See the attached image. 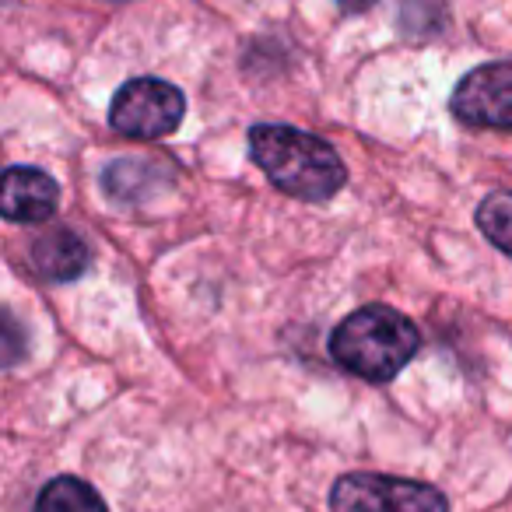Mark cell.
Returning a JSON list of instances; mask_svg holds the SVG:
<instances>
[{
	"instance_id": "1",
	"label": "cell",
	"mask_w": 512,
	"mask_h": 512,
	"mask_svg": "<svg viewBox=\"0 0 512 512\" xmlns=\"http://www.w3.org/2000/svg\"><path fill=\"white\" fill-rule=\"evenodd\" d=\"M249 155L281 193L309 204H327L348 179L334 144L285 123H256L249 130Z\"/></svg>"
},
{
	"instance_id": "2",
	"label": "cell",
	"mask_w": 512,
	"mask_h": 512,
	"mask_svg": "<svg viewBox=\"0 0 512 512\" xmlns=\"http://www.w3.org/2000/svg\"><path fill=\"white\" fill-rule=\"evenodd\" d=\"M421 348V334L390 306L355 309L330 334V355L344 372L369 383H390Z\"/></svg>"
},
{
	"instance_id": "3",
	"label": "cell",
	"mask_w": 512,
	"mask_h": 512,
	"mask_svg": "<svg viewBox=\"0 0 512 512\" xmlns=\"http://www.w3.org/2000/svg\"><path fill=\"white\" fill-rule=\"evenodd\" d=\"M186 99L162 78H134L113 95L109 127L130 141H158L183 123Z\"/></svg>"
},
{
	"instance_id": "4",
	"label": "cell",
	"mask_w": 512,
	"mask_h": 512,
	"mask_svg": "<svg viewBox=\"0 0 512 512\" xmlns=\"http://www.w3.org/2000/svg\"><path fill=\"white\" fill-rule=\"evenodd\" d=\"M334 512H449L439 488L390 474H344L330 488Z\"/></svg>"
},
{
	"instance_id": "5",
	"label": "cell",
	"mask_w": 512,
	"mask_h": 512,
	"mask_svg": "<svg viewBox=\"0 0 512 512\" xmlns=\"http://www.w3.org/2000/svg\"><path fill=\"white\" fill-rule=\"evenodd\" d=\"M449 109L467 127L512 130V60L474 67L453 88Z\"/></svg>"
},
{
	"instance_id": "6",
	"label": "cell",
	"mask_w": 512,
	"mask_h": 512,
	"mask_svg": "<svg viewBox=\"0 0 512 512\" xmlns=\"http://www.w3.org/2000/svg\"><path fill=\"white\" fill-rule=\"evenodd\" d=\"M60 200L57 179H50L43 169L32 165H11L4 172V197H0V211L8 221L18 225H39V221L53 218Z\"/></svg>"
},
{
	"instance_id": "7",
	"label": "cell",
	"mask_w": 512,
	"mask_h": 512,
	"mask_svg": "<svg viewBox=\"0 0 512 512\" xmlns=\"http://www.w3.org/2000/svg\"><path fill=\"white\" fill-rule=\"evenodd\" d=\"M88 242L81 239L74 228L57 225L43 232L32 242V267L43 274L46 281H74L88 271Z\"/></svg>"
},
{
	"instance_id": "8",
	"label": "cell",
	"mask_w": 512,
	"mask_h": 512,
	"mask_svg": "<svg viewBox=\"0 0 512 512\" xmlns=\"http://www.w3.org/2000/svg\"><path fill=\"white\" fill-rule=\"evenodd\" d=\"M36 512H109L102 495L81 477H53L36 498Z\"/></svg>"
},
{
	"instance_id": "9",
	"label": "cell",
	"mask_w": 512,
	"mask_h": 512,
	"mask_svg": "<svg viewBox=\"0 0 512 512\" xmlns=\"http://www.w3.org/2000/svg\"><path fill=\"white\" fill-rule=\"evenodd\" d=\"M158 179H162V169H155L151 162H137V158H123V162H113L102 172V186L116 200L148 197V186L158 183Z\"/></svg>"
},
{
	"instance_id": "10",
	"label": "cell",
	"mask_w": 512,
	"mask_h": 512,
	"mask_svg": "<svg viewBox=\"0 0 512 512\" xmlns=\"http://www.w3.org/2000/svg\"><path fill=\"white\" fill-rule=\"evenodd\" d=\"M477 228L488 235L491 246L512 256V190H495L477 207Z\"/></svg>"
},
{
	"instance_id": "11",
	"label": "cell",
	"mask_w": 512,
	"mask_h": 512,
	"mask_svg": "<svg viewBox=\"0 0 512 512\" xmlns=\"http://www.w3.org/2000/svg\"><path fill=\"white\" fill-rule=\"evenodd\" d=\"M337 4H341L344 11H351V15H355V11L372 8V4H376V0H337Z\"/></svg>"
}]
</instances>
